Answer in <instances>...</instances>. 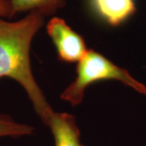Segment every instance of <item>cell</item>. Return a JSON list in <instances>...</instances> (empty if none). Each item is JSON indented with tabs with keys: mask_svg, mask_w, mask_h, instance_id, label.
Instances as JSON below:
<instances>
[{
	"mask_svg": "<svg viewBox=\"0 0 146 146\" xmlns=\"http://www.w3.org/2000/svg\"><path fill=\"white\" fill-rule=\"evenodd\" d=\"M113 80L134 89L139 94L146 95V86L134 78L126 69L117 66L108 58L93 50H88L86 54L76 67V77L61 94V98L76 106L83 101L86 88L91 84Z\"/></svg>",
	"mask_w": 146,
	"mask_h": 146,
	"instance_id": "7a4b0ae2",
	"label": "cell"
},
{
	"mask_svg": "<svg viewBox=\"0 0 146 146\" xmlns=\"http://www.w3.org/2000/svg\"><path fill=\"white\" fill-rule=\"evenodd\" d=\"M10 2L14 15L36 10L48 16L65 5L64 0H10Z\"/></svg>",
	"mask_w": 146,
	"mask_h": 146,
	"instance_id": "8992f818",
	"label": "cell"
},
{
	"mask_svg": "<svg viewBox=\"0 0 146 146\" xmlns=\"http://www.w3.org/2000/svg\"><path fill=\"white\" fill-rule=\"evenodd\" d=\"M46 17L36 10L29 11L23 19L13 22L0 17V78L13 79L21 84L44 124L54 111L33 75L30 47Z\"/></svg>",
	"mask_w": 146,
	"mask_h": 146,
	"instance_id": "6da1fadb",
	"label": "cell"
},
{
	"mask_svg": "<svg viewBox=\"0 0 146 146\" xmlns=\"http://www.w3.org/2000/svg\"><path fill=\"white\" fill-rule=\"evenodd\" d=\"M51 130L55 146H84L76 119L68 113L54 112L46 123Z\"/></svg>",
	"mask_w": 146,
	"mask_h": 146,
	"instance_id": "277c9868",
	"label": "cell"
},
{
	"mask_svg": "<svg viewBox=\"0 0 146 146\" xmlns=\"http://www.w3.org/2000/svg\"><path fill=\"white\" fill-rule=\"evenodd\" d=\"M46 31L62 61L78 63L88 51L83 37L74 31L63 19L52 18L47 24Z\"/></svg>",
	"mask_w": 146,
	"mask_h": 146,
	"instance_id": "3957f363",
	"label": "cell"
},
{
	"mask_svg": "<svg viewBox=\"0 0 146 146\" xmlns=\"http://www.w3.org/2000/svg\"><path fill=\"white\" fill-rule=\"evenodd\" d=\"M34 128L29 125L17 123L9 115H0V138L21 137L33 134Z\"/></svg>",
	"mask_w": 146,
	"mask_h": 146,
	"instance_id": "52a82bcc",
	"label": "cell"
},
{
	"mask_svg": "<svg viewBox=\"0 0 146 146\" xmlns=\"http://www.w3.org/2000/svg\"><path fill=\"white\" fill-rule=\"evenodd\" d=\"M14 16L10 0H0V17L11 19Z\"/></svg>",
	"mask_w": 146,
	"mask_h": 146,
	"instance_id": "ba28073f",
	"label": "cell"
},
{
	"mask_svg": "<svg viewBox=\"0 0 146 146\" xmlns=\"http://www.w3.org/2000/svg\"><path fill=\"white\" fill-rule=\"evenodd\" d=\"M94 10L111 26H119L136 11L134 0H91Z\"/></svg>",
	"mask_w": 146,
	"mask_h": 146,
	"instance_id": "5b68a950",
	"label": "cell"
}]
</instances>
